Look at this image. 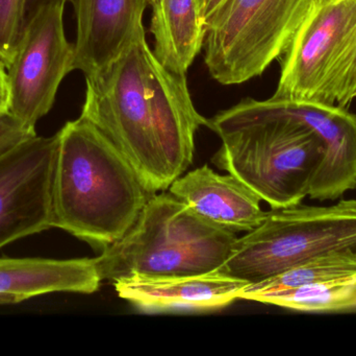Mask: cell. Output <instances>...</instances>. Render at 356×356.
<instances>
[{
	"instance_id": "obj_15",
	"label": "cell",
	"mask_w": 356,
	"mask_h": 356,
	"mask_svg": "<svg viewBox=\"0 0 356 356\" xmlns=\"http://www.w3.org/2000/svg\"><path fill=\"white\" fill-rule=\"evenodd\" d=\"M150 6L154 56L169 70L186 75L204 43L198 0H152Z\"/></svg>"
},
{
	"instance_id": "obj_14",
	"label": "cell",
	"mask_w": 356,
	"mask_h": 356,
	"mask_svg": "<svg viewBox=\"0 0 356 356\" xmlns=\"http://www.w3.org/2000/svg\"><path fill=\"white\" fill-rule=\"evenodd\" d=\"M102 281L94 258L0 257V305L52 293L93 294Z\"/></svg>"
},
{
	"instance_id": "obj_24",
	"label": "cell",
	"mask_w": 356,
	"mask_h": 356,
	"mask_svg": "<svg viewBox=\"0 0 356 356\" xmlns=\"http://www.w3.org/2000/svg\"><path fill=\"white\" fill-rule=\"evenodd\" d=\"M150 2H152V0H150Z\"/></svg>"
},
{
	"instance_id": "obj_9",
	"label": "cell",
	"mask_w": 356,
	"mask_h": 356,
	"mask_svg": "<svg viewBox=\"0 0 356 356\" xmlns=\"http://www.w3.org/2000/svg\"><path fill=\"white\" fill-rule=\"evenodd\" d=\"M58 134L33 136L0 155V249L54 228L52 185Z\"/></svg>"
},
{
	"instance_id": "obj_2",
	"label": "cell",
	"mask_w": 356,
	"mask_h": 356,
	"mask_svg": "<svg viewBox=\"0 0 356 356\" xmlns=\"http://www.w3.org/2000/svg\"><path fill=\"white\" fill-rule=\"evenodd\" d=\"M58 134L52 226L102 252L131 229L154 194L118 148L83 116Z\"/></svg>"
},
{
	"instance_id": "obj_3",
	"label": "cell",
	"mask_w": 356,
	"mask_h": 356,
	"mask_svg": "<svg viewBox=\"0 0 356 356\" xmlns=\"http://www.w3.org/2000/svg\"><path fill=\"white\" fill-rule=\"evenodd\" d=\"M222 140L211 161L272 209L301 204L325 157V144L286 100L245 98L209 119Z\"/></svg>"
},
{
	"instance_id": "obj_8",
	"label": "cell",
	"mask_w": 356,
	"mask_h": 356,
	"mask_svg": "<svg viewBox=\"0 0 356 356\" xmlns=\"http://www.w3.org/2000/svg\"><path fill=\"white\" fill-rule=\"evenodd\" d=\"M66 3L49 2L27 17L8 66L10 111L33 130L50 112L60 84L74 70V44L65 31Z\"/></svg>"
},
{
	"instance_id": "obj_20",
	"label": "cell",
	"mask_w": 356,
	"mask_h": 356,
	"mask_svg": "<svg viewBox=\"0 0 356 356\" xmlns=\"http://www.w3.org/2000/svg\"><path fill=\"white\" fill-rule=\"evenodd\" d=\"M10 111V88L8 81V66L0 59V113Z\"/></svg>"
},
{
	"instance_id": "obj_10",
	"label": "cell",
	"mask_w": 356,
	"mask_h": 356,
	"mask_svg": "<svg viewBox=\"0 0 356 356\" xmlns=\"http://www.w3.org/2000/svg\"><path fill=\"white\" fill-rule=\"evenodd\" d=\"M76 22L74 70L95 75L145 38L143 16L150 0H70Z\"/></svg>"
},
{
	"instance_id": "obj_19",
	"label": "cell",
	"mask_w": 356,
	"mask_h": 356,
	"mask_svg": "<svg viewBox=\"0 0 356 356\" xmlns=\"http://www.w3.org/2000/svg\"><path fill=\"white\" fill-rule=\"evenodd\" d=\"M35 135V130L27 127L10 111L0 113V155Z\"/></svg>"
},
{
	"instance_id": "obj_21",
	"label": "cell",
	"mask_w": 356,
	"mask_h": 356,
	"mask_svg": "<svg viewBox=\"0 0 356 356\" xmlns=\"http://www.w3.org/2000/svg\"><path fill=\"white\" fill-rule=\"evenodd\" d=\"M224 0H201L200 2V13L202 16L203 20H207L222 3Z\"/></svg>"
},
{
	"instance_id": "obj_23",
	"label": "cell",
	"mask_w": 356,
	"mask_h": 356,
	"mask_svg": "<svg viewBox=\"0 0 356 356\" xmlns=\"http://www.w3.org/2000/svg\"><path fill=\"white\" fill-rule=\"evenodd\" d=\"M200 2H201V0H198L199 6H200ZM199 8H200V6H199Z\"/></svg>"
},
{
	"instance_id": "obj_7",
	"label": "cell",
	"mask_w": 356,
	"mask_h": 356,
	"mask_svg": "<svg viewBox=\"0 0 356 356\" xmlns=\"http://www.w3.org/2000/svg\"><path fill=\"white\" fill-rule=\"evenodd\" d=\"M320 0H224L205 20L204 61L222 85H238L280 60Z\"/></svg>"
},
{
	"instance_id": "obj_6",
	"label": "cell",
	"mask_w": 356,
	"mask_h": 356,
	"mask_svg": "<svg viewBox=\"0 0 356 356\" xmlns=\"http://www.w3.org/2000/svg\"><path fill=\"white\" fill-rule=\"evenodd\" d=\"M280 60L272 98L346 109L356 98V0H320Z\"/></svg>"
},
{
	"instance_id": "obj_16",
	"label": "cell",
	"mask_w": 356,
	"mask_h": 356,
	"mask_svg": "<svg viewBox=\"0 0 356 356\" xmlns=\"http://www.w3.org/2000/svg\"><path fill=\"white\" fill-rule=\"evenodd\" d=\"M353 274H356V254L334 253L323 255L295 265L259 284H248L241 291L238 299L257 301L265 295L294 290Z\"/></svg>"
},
{
	"instance_id": "obj_4",
	"label": "cell",
	"mask_w": 356,
	"mask_h": 356,
	"mask_svg": "<svg viewBox=\"0 0 356 356\" xmlns=\"http://www.w3.org/2000/svg\"><path fill=\"white\" fill-rule=\"evenodd\" d=\"M236 232L204 219L170 192L152 196L131 229L95 257L102 281L182 277L219 271Z\"/></svg>"
},
{
	"instance_id": "obj_17",
	"label": "cell",
	"mask_w": 356,
	"mask_h": 356,
	"mask_svg": "<svg viewBox=\"0 0 356 356\" xmlns=\"http://www.w3.org/2000/svg\"><path fill=\"white\" fill-rule=\"evenodd\" d=\"M257 302L300 311L356 309V274L259 297Z\"/></svg>"
},
{
	"instance_id": "obj_13",
	"label": "cell",
	"mask_w": 356,
	"mask_h": 356,
	"mask_svg": "<svg viewBox=\"0 0 356 356\" xmlns=\"http://www.w3.org/2000/svg\"><path fill=\"white\" fill-rule=\"evenodd\" d=\"M286 100L297 116L309 123L325 144V157L314 180V200H336L356 188V115L338 106Z\"/></svg>"
},
{
	"instance_id": "obj_18",
	"label": "cell",
	"mask_w": 356,
	"mask_h": 356,
	"mask_svg": "<svg viewBox=\"0 0 356 356\" xmlns=\"http://www.w3.org/2000/svg\"><path fill=\"white\" fill-rule=\"evenodd\" d=\"M29 0H0V59L6 66L16 54L25 23Z\"/></svg>"
},
{
	"instance_id": "obj_5",
	"label": "cell",
	"mask_w": 356,
	"mask_h": 356,
	"mask_svg": "<svg viewBox=\"0 0 356 356\" xmlns=\"http://www.w3.org/2000/svg\"><path fill=\"white\" fill-rule=\"evenodd\" d=\"M334 253L356 254V199L267 211L261 225L238 238L219 271L255 284Z\"/></svg>"
},
{
	"instance_id": "obj_12",
	"label": "cell",
	"mask_w": 356,
	"mask_h": 356,
	"mask_svg": "<svg viewBox=\"0 0 356 356\" xmlns=\"http://www.w3.org/2000/svg\"><path fill=\"white\" fill-rule=\"evenodd\" d=\"M169 192L201 217L230 231H251L267 215L257 192L232 173L220 175L209 165L180 176Z\"/></svg>"
},
{
	"instance_id": "obj_11",
	"label": "cell",
	"mask_w": 356,
	"mask_h": 356,
	"mask_svg": "<svg viewBox=\"0 0 356 356\" xmlns=\"http://www.w3.org/2000/svg\"><path fill=\"white\" fill-rule=\"evenodd\" d=\"M246 286L220 271L182 277L133 276L114 282L121 299L149 314L217 311L238 300Z\"/></svg>"
},
{
	"instance_id": "obj_22",
	"label": "cell",
	"mask_w": 356,
	"mask_h": 356,
	"mask_svg": "<svg viewBox=\"0 0 356 356\" xmlns=\"http://www.w3.org/2000/svg\"><path fill=\"white\" fill-rule=\"evenodd\" d=\"M54 1H62V0H29V3H27V15L26 16H29V14H33L35 10L40 8V6H44V4L49 3V2ZM64 1H69V0H64Z\"/></svg>"
},
{
	"instance_id": "obj_1",
	"label": "cell",
	"mask_w": 356,
	"mask_h": 356,
	"mask_svg": "<svg viewBox=\"0 0 356 356\" xmlns=\"http://www.w3.org/2000/svg\"><path fill=\"white\" fill-rule=\"evenodd\" d=\"M81 116L118 148L152 194L166 192L191 167L195 135L209 127L193 104L186 75L163 66L146 37L86 77Z\"/></svg>"
}]
</instances>
